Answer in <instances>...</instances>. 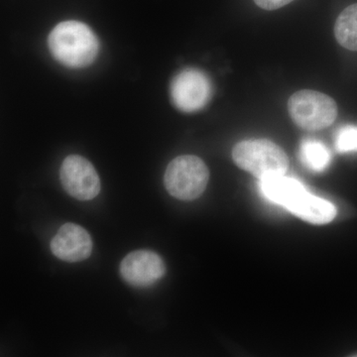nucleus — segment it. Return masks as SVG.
<instances>
[{
	"label": "nucleus",
	"mask_w": 357,
	"mask_h": 357,
	"mask_svg": "<svg viewBox=\"0 0 357 357\" xmlns=\"http://www.w3.org/2000/svg\"><path fill=\"white\" fill-rule=\"evenodd\" d=\"M49 49L59 63L72 69L93 64L100 44L91 28L79 21L70 20L56 26L48 38Z\"/></svg>",
	"instance_id": "1"
},
{
	"label": "nucleus",
	"mask_w": 357,
	"mask_h": 357,
	"mask_svg": "<svg viewBox=\"0 0 357 357\" xmlns=\"http://www.w3.org/2000/svg\"><path fill=\"white\" fill-rule=\"evenodd\" d=\"M232 158L239 168L258 180L285 175L289 168L288 156L283 149L266 139L239 142L232 150Z\"/></svg>",
	"instance_id": "2"
},
{
	"label": "nucleus",
	"mask_w": 357,
	"mask_h": 357,
	"mask_svg": "<svg viewBox=\"0 0 357 357\" xmlns=\"http://www.w3.org/2000/svg\"><path fill=\"white\" fill-rule=\"evenodd\" d=\"M208 178L210 172L203 160L192 155H183L167 167L164 184L174 198L192 201L203 194Z\"/></svg>",
	"instance_id": "3"
},
{
	"label": "nucleus",
	"mask_w": 357,
	"mask_h": 357,
	"mask_svg": "<svg viewBox=\"0 0 357 357\" xmlns=\"http://www.w3.org/2000/svg\"><path fill=\"white\" fill-rule=\"evenodd\" d=\"M289 114L296 126L305 130H321L332 126L337 116V105L331 96L303 89L291 96Z\"/></svg>",
	"instance_id": "4"
},
{
	"label": "nucleus",
	"mask_w": 357,
	"mask_h": 357,
	"mask_svg": "<svg viewBox=\"0 0 357 357\" xmlns=\"http://www.w3.org/2000/svg\"><path fill=\"white\" fill-rule=\"evenodd\" d=\"M171 100L178 110L195 112L204 109L213 95L210 77L198 69L178 73L171 83Z\"/></svg>",
	"instance_id": "5"
},
{
	"label": "nucleus",
	"mask_w": 357,
	"mask_h": 357,
	"mask_svg": "<svg viewBox=\"0 0 357 357\" xmlns=\"http://www.w3.org/2000/svg\"><path fill=\"white\" fill-rule=\"evenodd\" d=\"M60 178L66 192L79 201H91L100 194V180L95 167L79 155H70L64 160Z\"/></svg>",
	"instance_id": "6"
},
{
	"label": "nucleus",
	"mask_w": 357,
	"mask_h": 357,
	"mask_svg": "<svg viewBox=\"0 0 357 357\" xmlns=\"http://www.w3.org/2000/svg\"><path fill=\"white\" fill-rule=\"evenodd\" d=\"M119 270L124 281L133 287L139 288L154 285L166 273L163 259L157 253L149 250L129 253L122 260Z\"/></svg>",
	"instance_id": "7"
},
{
	"label": "nucleus",
	"mask_w": 357,
	"mask_h": 357,
	"mask_svg": "<svg viewBox=\"0 0 357 357\" xmlns=\"http://www.w3.org/2000/svg\"><path fill=\"white\" fill-rule=\"evenodd\" d=\"M51 250L63 261H83L93 252V241L84 227L75 223H65L52 239Z\"/></svg>",
	"instance_id": "8"
},
{
	"label": "nucleus",
	"mask_w": 357,
	"mask_h": 357,
	"mask_svg": "<svg viewBox=\"0 0 357 357\" xmlns=\"http://www.w3.org/2000/svg\"><path fill=\"white\" fill-rule=\"evenodd\" d=\"M286 210L312 225H326L337 215V210L333 204L314 196L307 190L294 199Z\"/></svg>",
	"instance_id": "9"
},
{
	"label": "nucleus",
	"mask_w": 357,
	"mask_h": 357,
	"mask_svg": "<svg viewBox=\"0 0 357 357\" xmlns=\"http://www.w3.org/2000/svg\"><path fill=\"white\" fill-rule=\"evenodd\" d=\"M258 185H259L260 192L268 201L285 208H287L294 199L307 190L299 181L286 177L285 175L271 176V177L261 178Z\"/></svg>",
	"instance_id": "10"
},
{
	"label": "nucleus",
	"mask_w": 357,
	"mask_h": 357,
	"mask_svg": "<svg viewBox=\"0 0 357 357\" xmlns=\"http://www.w3.org/2000/svg\"><path fill=\"white\" fill-rule=\"evenodd\" d=\"M335 35L344 48L357 51V3L347 7L340 14L335 21Z\"/></svg>",
	"instance_id": "11"
},
{
	"label": "nucleus",
	"mask_w": 357,
	"mask_h": 357,
	"mask_svg": "<svg viewBox=\"0 0 357 357\" xmlns=\"http://www.w3.org/2000/svg\"><path fill=\"white\" fill-rule=\"evenodd\" d=\"M299 157L303 165L312 172H323L331 163V153L318 140L306 139L301 144Z\"/></svg>",
	"instance_id": "12"
},
{
	"label": "nucleus",
	"mask_w": 357,
	"mask_h": 357,
	"mask_svg": "<svg viewBox=\"0 0 357 357\" xmlns=\"http://www.w3.org/2000/svg\"><path fill=\"white\" fill-rule=\"evenodd\" d=\"M335 149L340 153L357 152V126H345L335 135Z\"/></svg>",
	"instance_id": "13"
},
{
	"label": "nucleus",
	"mask_w": 357,
	"mask_h": 357,
	"mask_svg": "<svg viewBox=\"0 0 357 357\" xmlns=\"http://www.w3.org/2000/svg\"><path fill=\"white\" fill-rule=\"evenodd\" d=\"M292 1L293 0H255V3L265 10H276Z\"/></svg>",
	"instance_id": "14"
}]
</instances>
